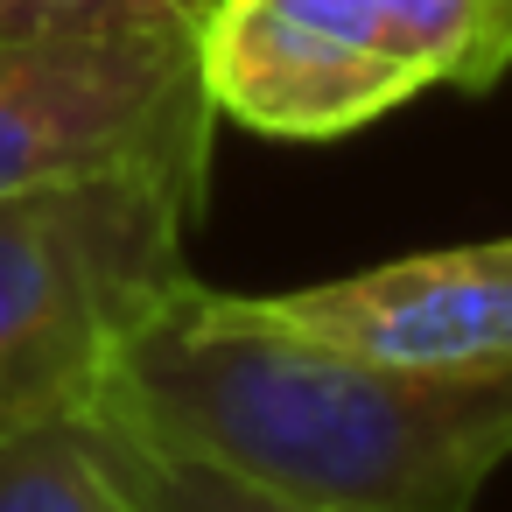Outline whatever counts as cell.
<instances>
[{
    "mask_svg": "<svg viewBox=\"0 0 512 512\" xmlns=\"http://www.w3.org/2000/svg\"><path fill=\"white\" fill-rule=\"evenodd\" d=\"M197 71L260 141H344L393 106L512 71V0H218Z\"/></svg>",
    "mask_w": 512,
    "mask_h": 512,
    "instance_id": "3957f363",
    "label": "cell"
},
{
    "mask_svg": "<svg viewBox=\"0 0 512 512\" xmlns=\"http://www.w3.org/2000/svg\"><path fill=\"white\" fill-rule=\"evenodd\" d=\"M246 316L400 365H512V239L400 253L365 274L239 295Z\"/></svg>",
    "mask_w": 512,
    "mask_h": 512,
    "instance_id": "5b68a950",
    "label": "cell"
},
{
    "mask_svg": "<svg viewBox=\"0 0 512 512\" xmlns=\"http://www.w3.org/2000/svg\"><path fill=\"white\" fill-rule=\"evenodd\" d=\"M141 505L148 512H309V505H288L274 491H253V484H239V477H225L211 463L162 456L148 442H141Z\"/></svg>",
    "mask_w": 512,
    "mask_h": 512,
    "instance_id": "ba28073f",
    "label": "cell"
},
{
    "mask_svg": "<svg viewBox=\"0 0 512 512\" xmlns=\"http://www.w3.org/2000/svg\"><path fill=\"white\" fill-rule=\"evenodd\" d=\"M211 141L197 43H0V197L99 176L211 183Z\"/></svg>",
    "mask_w": 512,
    "mask_h": 512,
    "instance_id": "277c9868",
    "label": "cell"
},
{
    "mask_svg": "<svg viewBox=\"0 0 512 512\" xmlns=\"http://www.w3.org/2000/svg\"><path fill=\"white\" fill-rule=\"evenodd\" d=\"M218 0H0L8 36H71V43H197Z\"/></svg>",
    "mask_w": 512,
    "mask_h": 512,
    "instance_id": "52a82bcc",
    "label": "cell"
},
{
    "mask_svg": "<svg viewBox=\"0 0 512 512\" xmlns=\"http://www.w3.org/2000/svg\"><path fill=\"white\" fill-rule=\"evenodd\" d=\"M204 183L99 176L0 197V435L106 407L127 351L197 288Z\"/></svg>",
    "mask_w": 512,
    "mask_h": 512,
    "instance_id": "7a4b0ae2",
    "label": "cell"
},
{
    "mask_svg": "<svg viewBox=\"0 0 512 512\" xmlns=\"http://www.w3.org/2000/svg\"><path fill=\"white\" fill-rule=\"evenodd\" d=\"M0 512H148L141 442L106 407L0 435Z\"/></svg>",
    "mask_w": 512,
    "mask_h": 512,
    "instance_id": "8992f818",
    "label": "cell"
},
{
    "mask_svg": "<svg viewBox=\"0 0 512 512\" xmlns=\"http://www.w3.org/2000/svg\"><path fill=\"white\" fill-rule=\"evenodd\" d=\"M106 414L309 512H470L512 456V365L358 358L190 288L127 351Z\"/></svg>",
    "mask_w": 512,
    "mask_h": 512,
    "instance_id": "6da1fadb",
    "label": "cell"
}]
</instances>
